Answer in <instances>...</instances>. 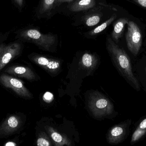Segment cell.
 Returning <instances> with one entry per match:
<instances>
[{
  "instance_id": "cell-26",
  "label": "cell",
  "mask_w": 146,
  "mask_h": 146,
  "mask_svg": "<svg viewBox=\"0 0 146 146\" xmlns=\"http://www.w3.org/2000/svg\"><path fill=\"white\" fill-rule=\"evenodd\" d=\"M145 72H146V68H145Z\"/></svg>"
},
{
  "instance_id": "cell-8",
  "label": "cell",
  "mask_w": 146,
  "mask_h": 146,
  "mask_svg": "<svg viewBox=\"0 0 146 146\" xmlns=\"http://www.w3.org/2000/svg\"><path fill=\"white\" fill-rule=\"evenodd\" d=\"M21 49V45L18 43L0 45V71L19 55Z\"/></svg>"
},
{
  "instance_id": "cell-24",
  "label": "cell",
  "mask_w": 146,
  "mask_h": 146,
  "mask_svg": "<svg viewBox=\"0 0 146 146\" xmlns=\"http://www.w3.org/2000/svg\"><path fill=\"white\" fill-rule=\"evenodd\" d=\"M16 144L14 143V142H9L8 143H6L5 145V146H15L16 145Z\"/></svg>"
},
{
  "instance_id": "cell-7",
  "label": "cell",
  "mask_w": 146,
  "mask_h": 146,
  "mask_svg": "<svg viewBox=\"0 0 146 146\" xmlns=\"http://www.w3.org/2000/svg\"><path fill=\"white\" fill-rule=\"evenodd\" d=\"M32 60L52 76L57 75L61 70L62 63L58 59L38 55L33 57Z\"/></svg>"
},
{
  "instance_id": "cell-1",
  "label": "cell",
  "mask_w": 146,
  "mask_h": 146,
  "mask_svg": "<svg viewBox=\"0 0 146 146\" xmlns=\"http://www.w3.org/2000/svg\"><path fill=\"white\" fill-rule=\"evenodd\" d=\"M106 48L115 67L126 81L136 91L140 90V86L132 70L131 61L128 55L112 38L107 39Z\"/></svg>"
},
{
  "instance_id": "cell-23",
  "label": "cell",
  "mask_w": 146,
  "mask_h": 146,
  "mask_svg": "<svg viewBox=\"0 0 146 146\" xmlns=\"http://www.w3.org/2000/svg\"><path fill=\"white\" fill-rule=\"evenodd\" d=\"M17 3V4L20 6V7H21L22 5H23V1L24 0H15Z\"/></svg>"
},
{
  "instance_id": "cell-2",
  "label": "cell",
  "mask_w": 146,
  "mask_h": 146,
  "mask_svg": "<svg viewBox=\"0 0 146 146\" xmlns=\"http://www.w3.org/2000/svg\"><path fill=\"white\" fill-rule=\"evenodd\" d=\"M88 106L93 115L97 118L110 115L114 111L112 103L109 99L98 91L93 92L89 95Z\"/></svg>"
},
{
  "instance_id": "cell-17",
  "label": "cell",
  "mask_w": 146,
  "mask_h": 146,
  "mask_svg": "<svg viewBox=\"0 0 146 146\" xmlns=\"http://www.w3.org/2000/svg\"><path fill=\"white\" fill-rule=\"evenodd\" d=\"M36 145L38 146H50L53 144L50 136L45 132H41L38 136Z\"/></svg>"
},
{
  "instance_id": "cell-14",
  "label": "cell",
  "mask_w": 146,
  "mask_h": 146,
  "mask_svg": "<svg viewBox=\"0 0 146 146\" xmlns=\"http://www.w3.org/2000/svg\"><path fill=\"white\" fill-rule=\"evenodd\" d=\"M146 135V116L141 120L131 137L130 144L133 145L139 141Z\"/></svg>"
},
{
  "instance_id": "cell-6",
  "label": "cell",
  "mask_w": 146,
  "mask_h": 146,
  "mask_svg": "<svg viewBox=\"0 0 146 146\" xmlns=\"http://www.w3.org/2000/svg\"><path fill=\"white\" fill-rule=\"evenodd\" d=\"M0 83L7 88H10L19 96L26 98L31 99L32 94L26 88L23 81L5 74L0 76Z\"/></svg>"
},
{
  "instance_id": "cell-12",
  "label": "cell",
  "mask_w": 146,
  "mask_h": 146,
  "mask_svg": "<svg viewBox=\"0 0 146 146\" xmlns=\"http://www.w3.org/2000/svg\"><path fill=\"white\" fill-rule=\"evenodd\" d=\"M129 19L126 17H122L115 21L113 25V30L111 33L112 39L117 43L119 39L123 35L125 25L127 24Z\"/></svg>"
},
{
  "instance_id": "cell-15",
  "label": "cell",
  "mask_w": 146,
  "mask_h": 146,
  "mask_svg": "<svg viewBox=\"0 0 146 146\" xmlns=\"http://www.w3.org/2000/svg\"><path fill=\"white\" fill-rule=\"evenodd\" d=\"M96 4L95 0H77L71 6L73 12H80L92 8Z\"/></svg>"
},
{
  "instance_id": "cell-9",
  "label": "cell",
  "mask_w": 146,
  "mask_h": 146,
  "mask_svg": "<svg viewBox=\"0 0 146 146\" xmlns=\"http://www.w3.org/2000/svg\"><path fill=\"white\" fill-rule=\"evenodd\" d=\"M21 121L17 116L8 117L0 126V135H9L15 133L21 126Z\"/></svg>"
},
{
  "instance_id": "cell-4",
  "label": "cell",
  "mask_w": 146,
  "mask_h": 146,
  "mask_svg": "<svg viewBox=\"0 0 146 146\" xmlns=\"http://www.w3.org/2000/svg\"><path fill=\"white\" fill-rule=\"evenodd\" d=\"M21 36L48 51L54 44L55 38L52 34H43L38 30L31 29L22 32Z\"/></svg>"
},
{
  "instance_id": "cell-3",
  "label": "cell",
  "mask_w": 146,
  "mask_h": 146,
  "mask_svg": "<svg viewBox=\"0 0 146 146\" xmlns=\"http://www.w3.org/2000/svg\"><path fill=\"white\" fill-rule=\"evenodd\" d=\"M127 31L125 34L127 47L129 50L136 57L138 55L142 44V35L139 27L133 21L129 20Z\"/></svg>"
},
{
  "instance_id": "cell-5",
  "label": "cell",
  "mask_w": 146,
  "mask_h": 146,
  "mask_svg": "<svg viewBox=\"0 0 146 146\" xmlns=\"http://www.w3.org/2000/svg\"><path fill=\"white\" fill-rule=\"evenodd\" d=\"M131 123V120L128 119L111 127L106 135L107 142L110 145H117L124 141L130 132Z\"/></svg>"
},
{
  "instance_id": "cell-20",
  "label": "cell",
  "mask_w": 146,
  "mask_h": 146,
  "mask_svg": "<svg viewBox=\"0 0 146 146\" xmlns=\"http://www.w3.org/2000/svg\"><path fill=\"white\" fill-rule=\"evenodd\" d=\"M141 7L146 9V0H129Z\"/></svg>"
},
{
  "instance_id": "cell-18",
  "label": "cell",
  "mask_w": 146,
  "mask_h": 146,
  "mask_svg": "<svg viewBox=\"0 0 146 146\" xmlns=\"http://www.w3.org/2000/svg\"><path fill=\"white\" fill-rule=\"evenodd\" d=\"M100 19L101 16L100 14H92L86 17L85 19V23L88 26H94L98 24Z\"/></svg>"
},
{
  "instance_id": "cell-16",
  "label": "cell",
  "mask_w": 146,
  "mask_h": 146,
  "mask_svg": "<svg viewBox=\"0 0 146 146\" xmlns=\"http://www.w3.org/2000/svg\"><path fill=\"white\" fill-rule=\"evenodd\" d=\"M117 15L115 14L113 15L110 19L102 23L101 25L97 27L89 32V35L91 36L97 35L105 30L107 27L109 26L117 18Z\"/></svg>"
},
{
  "instance_id": "cell-25",
  "label": "cell",
  "mask_w": 146,
  "mask_h": 146,
  "mask_svg": "<svg viewBox=\"0 0 146 146\" xmlns=\"http://www.w3.org/2000/svg\"><path fill=\"white\" fill-rule=\"evenodd\" d=\"M145 46H146V39H145Z\"/></svg>"
},
{
  "instance_id": "cell-21",
  "label": "cell",
  "mask_w": 146,
  "mask_h": 146,
  "mask_svg": "<svg viewBox=\"0 0 146 146\" xmlns=\"http://www.w3.org/2000/svg\"><path fill=\"white\" fill-rule=\"evenodd\" d=\"M54 99L53 94L50 92H47L43 96V99L47 103L51 102Z\"/></svg>"
},
{
  "instance_id": "cell-19",
  "label": "cell",
  "mask_w": 146,
  "mask_h": 146,
  "mask_svg": "<svg viewBox=\"0 0 146 146\" xmlns=\"http://www.w3.org/2000/svg\"><path fill=\"white\" fill-rule=\"evenodd\" d=\"M56 2V0H42L40 9L41 13H46L51 10Z\"/></svg>"
},
{
  "instance_id": "cell-13",
  "label": "cell",
  "mask_w": 146,
  "mask_h": 146,
  "mask_svg": "<svg viewBox=\"0 0 146 146\" xmlns=\"http://www.w3.org/2000/svg\"><path fill=\"white\" fill-rule=\"evenodd\" d=\"M98 63V58L95 55L91 53H86L82 55L80 64L83 69L88 71H92L96 67Z\"/></svg>"
},
{
  "instance_id": "cell-10",
  "label": "cell",
  "mask_w": 146,
  "mask_h": 146,
  "mask_svg": "<svg viewBox=\"0 0 146 146\" xmlns=\"http://www.w3.org/2000/svg\"><path fill=\"white\" fill-rule=\"evenodd\" d=\"M5 72L9 74L30 81L34 80L36 78L35 73L31 69L24 66H12L6 69Z\"/></svg>"
},
{
  "instance_id": "cell-22",
  "label": "cell",
  "mask_w": 146,
  "mask_h": 146,
  "mask_svg": "<svg viewBox=\"0 0 146 146\" xmlns=\"http://www.w3.org/2000/svg\"><path fill=\"white\" fill-rule=\"evenodd\" d=\"M74 0H56V2L58 3L63 2H71Z\"/></svg>"
},
{
  "instance_id": "cell-11",
  "label": "cell",
  "mask_w": 146,
  "mask_h": 146,
  "mask_svg": "<svg viewBox=\"0 0 146 146\" xmlns=\"http://www.w3.org/2000/svg\"><path fill=\"white\" fill-rule=\"evenodd\" d=\"M45 130L51 139L54 146H71L72 142L66 136H63L55 129L50 126L45 127Z\"/></svg>"
}]
</instances>
